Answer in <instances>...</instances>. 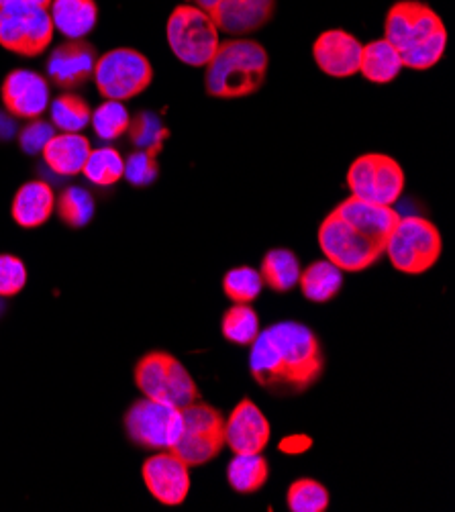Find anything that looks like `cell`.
Here are the masks:
<instances>
[{"label": "cell", "mask_w": 455, "mask_h": 512, "mask_svg": "<svg viewBox=\"0 0 455 512\" xmlns=\"http://www.w3.org/2000/svg\"><path fill=\"white\" fill-rule=\"evenodd\" d=\"M82 174L96 186H113L125 174V160L115 147H98L90 151Z\"/></svg>", "instance_id": "484cf974"}, {"label": "cell", "mask_w": 455, "mask_h": 512, "mask_svg": "<svg viewBox=\"0 0 455 512\" xmlns=\"http://www.w3.org/2000/svg\"><path fill=\"white\" fill-rule=\"evenodd\" d=\"M404 184H407V178H404L400 164L386 153H364L347 170V188L351 196L384 204V207H392L402 196Z\"/></svg>", "instance_id": "8fae6325"}, {"label": "cell", "mask_w": 455, "mask_h": 512, "mask_svg": "<svg viewBox=\"0 0 455 512\" xmlns=\"http://www.w3.org/2000/svg\"><path fill=\"white\" fill-rule=\"evenodd\" d=\"M92 111L78 94H60L52 102V125L62 133H80L90 123Z\"/></svg>", "instance_id": "4316f807"}, {"label": "cell", "mask_w": 455, "mask_h": 512, "mask_svg": "<svg viewBox=\"0 0 455 512\" xmlns=\"http://www.w3.org/2000/svg\"><path fill=\"white\" fill-rule=\"evenodd\" d=\"M190 468L174 451L151 455L143 464V482L158 502L166 506H180L190 492Z\"/></svg>", "instance_id": "4fadbf2b"}, {"label": "cell", "mask_w": 455, "mask_h": 512, "mask_svg": "<svg viewBox=\"0 0 455 512\" xmlns=\"http://www.w3.org/2000/svg\"><path fill=\"white\" fill-rule=\"evenodd\" d=\"M56 209V194L47 182H25L13 198V219L23 229H35L49 221Z\"/></svg>", "instance_id": "d6986e66"}, {"label": "cell", "mask_w": 455, "mask_h": 512, "mask_svg": "<svg viewBox=\"0 0 455 512\" xmlns=\"http://www.w3.org/2000/svg\"><path fill=\"white\" fill-rule=\"evenodd\" d=\"M270 466L262 453H235L227 466L229 486L239 494H254L264 488Z\"/></svg>", "instance_id": "603a6c76"}, {"label": "cell", "mask_w": 455, "mask_h": 512, "mask_svg": "<svg viewBox=\"0 0 455 512\" xmlns=\"http://www.w3.org/2000/svg\"><path fill=\"white\" fill-rule=\"evenodd\" d=\"M262 280L274 292H290L300 278V262L296 253L286 247L270 249L262 260Z\"/></svg>", "instance_id": "d4e9b609"}, {"label": "cell", "mask_w": 455, "mask_h": 512, "mask_svg": "<svg viewBox=\"0 0 455 512\" xmlns=\"http://www.w3.org/2000/svg\"><path fill=\"white\" fill-rule=\"evenodd\" d=\"M160 174V168H158V160L154 153L149 151H135L131 153V156L125 160V178L131 186H137V188H143V186H149L154 184L156 178Z\"/></svg>", "instance_id": "836d02e7"}, {"label": "cell", "mask_w": 455, "mask_h": 512, "mask_svg": "<svg viewBox=\"0 0 455 512\" xmlns=\"http://www.w3.org/2000/svg\"><path fill=\"white\" fill-rule=\"evenodd\" d=\"M276 11V0H219L209 13L219 31L247 35L268 25Z\"/></svg>", "instance_id": "ac0fdd59"}, {"label": "cell", "mask_w": 455, "mask_h": 512, "mask_svg": "<svg viewBox=\"0 0 455 512\" xmlns=\"http://www.w3.org/2000/svg\"><path fill=\"white\" fill-rule=\"evenodd\" d=\"M319 245L325 258L341 272H364L380 262L386 243L331 211L319 227Z\"/></svg>", "instance_id": "5b68a950"}, {"label": "cell", "mask_w": 455, "mask_h": 512, "mask_svg": "<svg viewBox=\"0 0 455 512\" xmlns=\"http://www.w3.org/2000/svg\"><path fill=\"white\" fill-rule=\"evenodd\" d=\"M300 290L307 300L323 304L333 300L343 288V272L329 260L313 262L298 278Z\"/></svg>", "instance_id": "cb8c5ba5"}, {"label": "cell", "mask_w": 455, "mask_h": 512, "mask_svg": "<svg viewBox=\"0 0 455 512\" xmlns=\"http://www.w3.org/2000/svg\"><path fill=\"white\" fill-rule=\"evenodd\" d=\"M92 129L96 133L98 139L103 141H115L119 139L123 133L129 131V123H131V115L125 109L123 102L119 100H107L100 105L92 117H90Z\"/></svg>", "instance_id": "f1b7e54d"}, {"label": "cell", "mask_w": 455, "mask_h": 512, "mask_svg": "<svg viewBox=\"0 0 455 512\" xmlns=\"http://www.w3.org/2000/svg\"><path fill=\"white\" fill-rule=\"evenodd\" d=\"M188 3H192V5H196V7H200L202 11H207V13H211L215 7H217V3L219 0H188Z\"/></svg>", "instance_id": "f35d334b"}, {"label": "cell", "mask_w": 455, "mask_h": 512, "mask_svg": "<svg viewBox=\"0 0 455 512\" xmlns=\"http://www.w3.org/2000/svg\"><path fill=\"white\" fill-rule=\"evenodd\" d=\"M286 502L292 512H325L329 508L331 496L321 482L300 478L288 488Z\"/></svg>", "instance_id": "4dcf8cb0"}, {"label": "cell", "mask_w": 455, "mask_h": 512, "mask_svg": "<svg viewBox=\"0 0 455 512\" xmlns=\"http://www.w3.org/2000/svg\"><path fill=\"white\" fill-rule=\"evenodd\" d=\"M49 15L66 39H84L96 27L98 7L94 0H52Z\"/></svg>", "instance_id": "44dd1931"}, {"label": "cell", "mask_w": 455, "mask_h": 512, "mask_svg": "<svg viewBox=\"0 0 455 512\" xmlns=\"http://www.w3.org/2000/svg\"><path fill=\"white\" fill-rule=\"evenodd\" d=\"M384 253L394 270L419 276L429 272L441 258L443 239L439 229L425 217H398Z\"/></svg>", "instance_id": "277c9868"}, {"label": "cell", "mask_w": 455, "mask_h": 512, "mask_svg": "<svg viewBox=\"0 0 455 512\" xmlns=\"http://www.w3.org/2000/svg\"><path fill=\"white\" fill-rule=\"evenodd\" d=\"M270 423L260 406L243 398L225 421V445L233 453H262L270 443Z\"/></svg>", "instance_id": "2e32d148"}, {"label": "cell", "mask_w": 455, "mask_h": 512, "mask_svg": "<svg viewBox=\"0 0 455 512\" xmlns=\"http://www.w3.org/2000/svg\"><path fill=\"white\" fill-rule=\"evenodd\" d=\"M249 372L272 394H302L325 372L319 337L311 327L296 321L270 325L251 343Z\"/></svg>", "instance_id": "6da1fadb"}, {"label": "cell", "mask_w": 455, "mask_h": 512, "mask_svg": "<svg viewBox=\"0 0 455 512\" xmlns=\"http://www.w3.org/2000/svg\"><path fill=\"white\" fill-rule=\"evenodd\" d=\"M3 309H5V306H3V298H0V313H3Z\"/></svg>", "instance_id": "ab89813d"}, {"label": "cell", "mask_w": 455, "mask_h": 512, "mask_svg": "<svg viewBox=\"0 0 455 512\" xmlns=\"http://www.w3.org/2000/svg\"><path fill=\"white\" fill-rule=\"evenodd\" d=\"M402 60L398 51L386 41L376 39L362 45L360 72L372 84H390L402 72Z\"/></svg>", "instance_id": "7402d4cb"}, {"label": "cell", "mask_w": 455, "mask_h": 512, "mask_svg": "<svg viewBox=\"0 0 455 512\" xmlns=\"http://www.w3.org/2000/svg\"><path fill=\"white\" fill-rule=\"evenodd\" d=\"M94 82L107 100H129L149 88L154 68L137 49L117 47L100 56L94 66Z\"/></svg>", "instance_id": "9c48e42d"}, {"label": "cell", "mask_w": 455, "mask_h": 512, "mask_svg": "<svg viewBox=\"0 0 455 512\" xmlns=\"http://www.w3.org/2000/svg\"><path fill=\"white\" fill-rule=\"evenodd\" d=\"M268 51L254 39H227L219 43L213 60L205 66L209 96L233 100L256 94L268 76Z\"/></svg>", "instance_id": "3957f363"}, {"label": "cell", "mask_w": 455, "mask_h": 512, "mask_svg": "<svg viewBox=\"0 0 455 512\" xmlns=\"http://www.w3.org/2000/svg\"><path fill=\"white\" fill-rule=\"evenodd\" d=\"M172 54L190 68H205L221 43L219 27L207 11L192 3L178 5L166 25Z\"/></svg>", "instance_id": "8992f818"}, {"label": "cell", "mask_w": 455, "mask_h": 512, "mask_svg": "<svg viewBox=\"0 0 455 512\" xmlns=\"http://www.w3.org/2000/svg\"><path fill=\"white\" fill-rule=\"evenodd\" d=\"M56 207L60 219L72 229L86 227L94 217V198L88 190L80 186H70L68 190H64L56 202Z\"/></svg>", "instance_id": "f546056e"}, {"label": "cell", "mask_w": 455, "mask_h": 512, "mask_svg": "<svg viewBox=\"0 0 455 512\" xmlns=\"http://www.w3.org/2000/svg\"><path fill=\"white\" fill-rule=\"evenodd\" d=\"M54 33L49 9L31 5L0 7V45L17 56H41L52 45Z\"/></svg>", "instance_id": "30bf717a"}, {"label": "cell", "mask_w": 455, "mask_h": 512, "mask_svg": "<svg viewBox=\"0 0 455 512\" xmlns=\"http://www.w3.org/2000/svg\"><path fill=\"white\" fill-rule=\"evenodd\" d=\"M182 421V435L170 451L188 468L209 464L225 447V419L221 411L196 400L182 408Z\"/></svg>", "instance_id": "ba28073f"}, {"label": "cell", "mask_w": 455, "mask_h": 512, "mask_svg": "<svg viewBox=\"0 0 455 512\" xmlns=\"http://www.w3.org/2000/svg\"><path fill=\"white\" fill-rule=\"evenodd\" d=\"M135 384L145 398L160 400L176 408H186L198 400V386L174 355L151 351L135 368Z\"/></svg>", "instance_id": "52a82bcc"}, {"label": "cell", "mask_w": 455, "mask_h": 512, "mask_svg": "<svg viewBox=\"0 0 455 512\" xmlns=\"http://www.w3.org/2000/svg\"><path fill=\"white\" fill-rule=\"evenodd\" d=\"M313 58L323 74L331 78H349L360 72L362 43L345 29H329L317 37Z\"/></svg>", "instance_id": "9a60e30c"}, {"label": "cell", "mask_w": 455, "mask_h": 512, "mask_svg": "<svg viewBox=\"0 0 455 512\" xmlns=\"http://www.w3.org/2000/svg\"><path fill=\"white\" fill-rule=\"evenodd\" d=\"M182 411L160 400H137L125 415L129 439L141 447L168 451L182 435Z\"/></svg>", "instance_id": "7c38bea8"}, {"label": "cell", "mask_w": 455, "mask_h": 512, "mask_svg": "<svg viewBox=\"0 0 455 512\" xmlns=\"http://www.w3.org/2000/svg\"><path fill=\"white\" fill-rule=\"evenodd\" d=\"M96 49L84 39H68L47 60V76L60 88H78L94 76Z\"/></svg>", "instance_id": "e0dca14e"}, {"label": "cell", "mask_w": 455, "mask_h": 512, "mask_svg": "<svg viewBox=\"0 0 455 512\" xmlns=\"http://www.w3.org/2000/svg\"><path fill=\"white\" fill-rule=\"evenodd\" d=\"M90 151L88 137L80 133H58L47 141L41 156L47 168L58 176H76L82 172Z\"/></svg>", "instance_id": "ffe728a7"}, {"label": "cell", "mask_w": 455, "mask_h": 512, "mask_svg": "<svg viewBox=\"0 0 455 512\" xmlns=\"http://www.w3.org/2000/svg\"><path fill=\"white\" fill-rule=\"evenodd\" d=\"M27 284L25 264L15 255H0V298L17 296Z\"/></svg>", "instance_id": "e575fe53"}, {"label": "cell", "mask_w": 455, "mask_h": 512, "mask_svg": "<svg viewBox=\"0 0 455 512\" xmlns=\"http://www.w3.org/2000/svg\"><path fill=\"white\" fill-rule=\"evenodd\" d=\"M9 5H31V7L49 9L52 0H0V7H9Z\"/></svg>", "instance_id": "74e56055"}, {"label": "cell", "mask_w": 455, "mask_h": 512, "mask_svg": "<svg viewBox=\"0 0 455 512\" xmlns=\"http://www.w3.org/2000/svg\"><path fill=\"white\" fill-rule=\"evenodd\" d=\"M56 135V127L52 123H45L41 119H33L19 137V143L25 153L29 156H37V153L43 151L47 141Z\"/></svg>", "instance_id": "d590c367"}, {"label": "cell", "mask_w": 455, "mask_h": 512, "mask_svg": "<svg viewBox=\"0 0 455 512\" xmlns=\"http://www.w3.org/2000/svg\"><path fill=\"white\" fill-rule=\"evenodd\" d=\"M309 447H311L309 437H288L280 443V449L286 453H300V451H307Z\"/></svg>", "instance_id": "8d00e7d4"}, {"label": "cell", "mask_w": 455, "mask_h": 512, "mask_svg": "<svg viewBox=\"0 0 455 512\" xmlns=\"http://www.w3.org/2000/svg\"><path fill=\"white\" fill-rule=\"evenodd\" d=\"M264 288L262 274L249 266L233 268L223 278V290L227 298H231L235 304H249L254 302Z\"/></svg>", "instance_id": "d6a6232c"}, {"label": "cell", "mask_w": 455, "mask_h": 512, "mask_svg": "<svg viewBox=\"0 0 455 512\" xmlns=\"http://www.w3.org/2000/svg\"><path fill=\"white\" fill-rule=\"evenodd\" d=\"M223 337L235 345H251L260 335L258 313L249 304H235L225 313L221 323Z\"/></svg>", "instance_id": "83f0119b"}, {"label": "cell", "mask_w": 455, "mask_h": 512, "mask_svg": "<svg viewBox=\"0 0 455 512\" xmlns=\"http://www.w3.org/2000/svg\"><path fill=\"white\" fill-rule=\"evenodd\" d=\"M129 133H131V143H135L137 149L154 153V156H158L160 149L164 147V141L170 135L168 127H164L160 117L154 113H139L129 123Z\"/></svg>", "instance_id": "1f68e13d"}, {"label": "cell", "mask_w": 455, "mask_h": 512, "mask_svg": "<svg viewBox=\"0 0 455 512\" xmlns=\"http://www.w3.org/2000/svg\"><path fill=\"white\" fill-rule=\"evenodd\" d=\"M384 39L398 51L404 68L425 72L443 60L449 35L427 3L398 0L386 13Z\"/></svg>", "instance_id": "7a4b0ae2"}, {"label": "cell", "mask_w": 455, "mask_h": 512, "mask_svg": "<svg viewBox=\"0 0 455 512\" xmlns=\"http://www.w3.org/2000/svg\"><path fill=\"white\" fill-rule=\"evenodd\" d=\"M5 109L17 119H39L49 107V84L33 70H13L0 88Z\"/></svg>", "instance_id": "5bb4252c"}]
</instances>
